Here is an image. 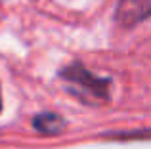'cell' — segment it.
Here are the masks:
<instances>
[{"label":"cell","mask_w":151,"mask_h":149,"mask_svg":"<svg viewBox=\"0 0 151 149\" xmlns=\"http://www.w3.org/2000/svg\"><path fill=\"white\" fill-rule=\"evenodd\" d=\"M61 74H63V78L71 80L73 84H81V86H84L88 92L96 94V96H100V97H107V80L90 74L88 71H84L81 65H71V67L65 69Z\"/></svg>","instance_id":"obj_1"},{"label":"cell","mask_w":151,"mask_h":149,"mask_svg":"<svg viewBox=\"0 0 151 149\" xmlns=\"http://www.w3.org/2000/svg\"><path fill=\"white\" fill-rule=\"evenodd\" d=\"M35 128L40 134L46 136H55L65 128V120L55 113H40L35 117Z\"/></svg>","instance_id":"obj_2"},{"label":"cell","mask_w":151,"mask_h":149,"mask_svg":"<svg viewBox=\"0 0 151 149\" xmlns=\"http://www.w3.org/2000/svg\"><path fill=\"white\" fill-rule=\"evenodd\" d=\"M0 111H2V97H0Z\"/></svg>","instance_id":"obj_3"}]
</instances>
